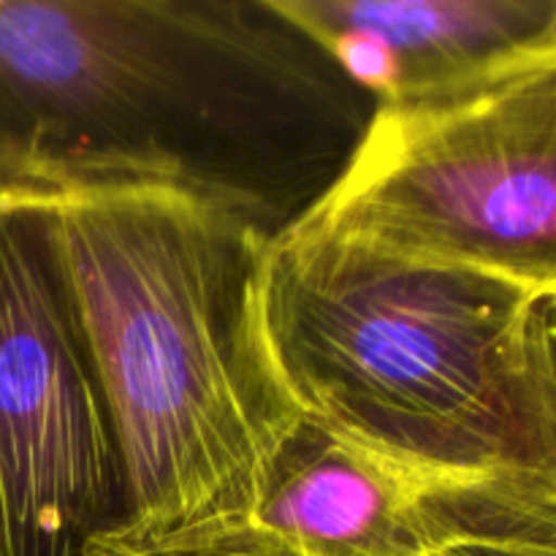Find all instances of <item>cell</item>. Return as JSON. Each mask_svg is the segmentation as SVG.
Instances as JSON below:
<instances>
[{
	"label": "cell",
	"instance_id": "obj_6",
	"mask_svg": "<svg viewBox=\"0 0 556 556\" xmlns=\"http://www.w3.org/2000/svg\"><path fill=\"white\" fill-rule=\"evenodd\" d=\"M375 101L478 79L556 49V0H269Z\"/></svg>",
	"mask_w": 556,
	"mask_h": 556
},
{
	"label": "cell",
	"instance_id": "obj_1",
	"mask_svg": "<svg viewBox=\"0 0 556 556\" xmlns=\"http://www.w3.org/2000/svg\"><path fill=\"white\" fill-rule=\"evenodd\" d=\"M375 106L269 0H0V193L174 188L277 237Z\"/></svg>",
	"mask_w": 556,
	"mask_h": 556
},
{
	"label": "cell",
	"instance_id": "obj_5",
	"mask_svg": "<svg viewBox=\"0 0 556 556\" xmlns=\"http://www.w3.org/2000/svg\"><path fill=\"white\" fill-rule=\"evenodd\" d=\"M125 521L117 438L47 212L0 193V556H81Z\"/></svg>",
	"mask_w": 556,
	"mask_h": 556
},
{
	"label": "cell",
	"instance_id": "obj_2",
	"mask_svg": "<svg viewBox=\"0 0 556 556\" xmlns=\"http://www.w3.org/2000/svg\"><path fill=\"white\" fill-rule=\"evenodd\" d=\"M556 282L286 228L250 337L288 413L421 476L556 472Z\"/></svg>",
	"mask_w": 556,
	"mask_h": 556
},
{
	"label": "cell",
	"instance_id": "obj_7",
	"mask_svg": "<svg viewBox=\"0 0 556 556\" xmlns=\"http://www.w3.org/2000/svg\"><path fill=\"white\" fill-rule=\"evenodd\" d=\"M424 478L291 413L244 516L307 556H418Z\"/></svg>",
	"mask_w": 556,
	"mask_h": 556
},
{
	"label": "cell",
	"instance_id": "obj_4",
	"mask_svg": "<svg viewBox=\"0 0 556 556\" xmlns=\"http://www.w3.org/2000/svg\"><path fill=\"white\" fill-rule=\"evenodd\" d=\"M288 228L556 282V49L378 101L340 177Z\"/></svg>",
	"mask_w": 556,
	"mask_h": 556
},
{
	"label": "cell",
	"instance_id": "obj_3",
	"mask_svg": "<svg viewBox=\"0 0 556 556\" xmlns=\"http://www.w3.org/2000/svg\"><path fill=\"white\" fill-rule=\"evenodd\" d=\"M136 527L244 516L291 421L250 337L266 231L174 188L41 195Z\"/></svg>",
	"mask_w": 556,
	"mask_h": 556
}]
</instances>
